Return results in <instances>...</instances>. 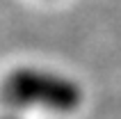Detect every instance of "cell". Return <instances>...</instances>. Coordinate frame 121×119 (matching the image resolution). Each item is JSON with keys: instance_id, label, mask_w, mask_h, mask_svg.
<instances>
[{"instance_id": "obj_1", "label": "cell", "mask_w": 121, "mask_h": 119, "mask_svg": "<svg viewBox=\"0 0 121 119\" xmlns=\"http://www.w3.org/2000/svg\"><path fill=\"white\" fill-rule=\"evenodd\" d=\"M0 94L7 103L21 108L39 105L55 112H73L82 105V89L75 80L32 66H21L7 73Z\"/></svg>"}]
</instances>
